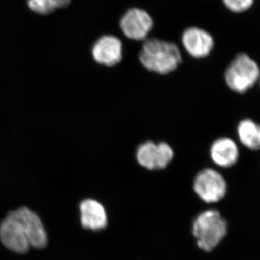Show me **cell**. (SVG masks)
Masks as SVG:
<instances>
[{
  "mask_svg": "<svg viewBox=\"0 0 260 260\" xmlns=\"http://www.w3.org/2000/svg\"><path fill=\"white\" fill-rule=\"evenodd\" d=\"M210 157L219 167H232L237 162L239 150L236 143L227 138L215 140L210 148Z\"/></svg>",
  "mask_w": 260,
  "mask_h": 260,
  "instance_id": "7c38bea8",
  "label": "cell"
},
{
  "mask_svg": "<svg viewBox=\"0 0 260 260\" xmlns=\"http://www.w3.org/2000/svg\"><path fill=\"white\" fill-rule=\"evenodd\" d=\"M122 43L112 35H106L98 39L92 49L94 60L104 66L112 67L122 59Z\"/></svg>",
  "mask_w": 260,
  "mask_h": 260,
  "instance_id": "9c48e42d",
  "label": "cell"
},
{
  "mask_svg": "<svg viewBox=\"0 0 260 260\" xmlns=\"http://www.w3.org/2000/svg\"><path fill=\"white\" fill-rule=\"evenodd\" d=\"M153 26L151 16L144 10L132 8L121 19L120 28L126 37L133 40H143Z\"/></svg>",
  "mask_w": 260,
  "mask_h": 260,
  "instance_id": "52a82bcc",
  "label": "cell"
},
{
  "mask_svg": "<svg viewBox=\"0 0 260 260\" xmlns=\"http://www.w3.org/2000/svg\"><path fill=\"white\" fill-rule=\"evenodd\" d=\"M238 134L243 145L251 150L260 149V125L250 119L239 123Z\"/></svg>",
  "mask_w": 260,
  "mask_h": 260,
  "instance_id": "4fadbf2b",
  "label": "cell"
},
{
  "mask_svg": "<svg viewBox=\"0 0 260 260\" xmlns=\"http://www.w3.org/2000/svg\"><path fill=\"white\" fill-rule=\"evenodd\" d=\"M181 54L177 45L158 39H149L140 51V62L149 71L168 74L175 70L181 62Z\"/></svg>",
  "mask_w": 260,
  "mask_h": 260,
  "instance_id": "6da1fadb",
  "label": "cell"
},
{
  "mask_svg": "<svg viewBox=\"0 0 260 260\" xmlns=\"http://www.w3.org/2000/svg\"><path fill=\"white\" fill-rule=\"evenodd\" d=\"M174 158V150L166 143L145 142L138 147L136 158L140 166L148 170H158L169 165Z\"/></svg>",
  "mask_w": 260,
  "mask_h": 260,
  "instance_id": "8992f818",
  "label": "cell"
},
{
  "mask_svg": "<svg viewBox=\"0 0 260 260\" xmlns=\"http://www.w3.org/2000/svg\"><path fill=\"white\" fill-rule=\"evenodd\" d=\"M181 42L186 52L198 59L209 55L214 47L213 38L209 32L197 27L186 29Z\"/></svg>",
  "mask_w": 260,
  "mask_h": 260,
  "instance_id": "30bf717a",
  "label": "cell"
},
{
  "mask_svg": "<svg viewBox=\"0 0 260 260\" xmlns=\"http://www.w3.org/2000/svg\"><path fill=\"white\" fill-rule=\"evenodd\" d=\"M259 77L258 65L249 56L239 54L228 67L225 78L229 88L244 93L257 81Z\"/></svg>",
  "mask_w": 260,
  "mask_h": 260,
  "instance_id": "3957f363",
  "label": "cell"
},
{
  "mask_svg": "<svg viewBox=\"0 0 260 260\" xmlns=\"http://www.w3.org/2000/svg\"><path fill=\"white\" fill-rule=\"evenodd\" d=\"M70 0H28L29 8L41 15H49L54 10L65 8Z\"/></svg>",
  "mask_w": 260,
  "mask_h": 260,
  "instance_id": "5bb4252c",
  "label": "cell"
},
{
  "mask_svg": "<svg viewBox=\"0 0 260 260\" xmlns=\"http://www.w3.org/2000/svg\"><path fill=\"white\" fill-rule=\"evenodd\" d=\"M192 233L200 249L210 251L226 235V222L217 210H206L195 219Z\"/></svg>",
  "mask_w": 260,
  "mask_h": 260,
  "instance_id": "7a4b0ae2",
  "label": "cell"
},
{
  "mask_svg": "<svg viewBox=\"0 0 260 260\" xmlns=\"http://www.w3.org/2000/svg\"><path fill=\"white\" fill-rule=\"evenodd\" d=\"M228 9L234 13H244L252 6L254 0H223Z\"/></svg>",
  "mask_w": 260,
  "mask_h": 260,
  "instance_id": "9a60e30c",
  "label": "cell"
},
{
  "mask_svg": "<svg viewBox=\"0 0 260 260\" xmlns=\"http://www.w3.org/2000/svg\"><path fill=\"white\" fill-rule=\"evenodd\" d=\"M23 225L30 246L43 249L47 244V235L42 220L31 210L22 207L13 210Z\"/></svg>",
  "mask_w": 260,
  "mask_h": 260,
  "instance_id": "ba28073f",
  "label": "cell"
},
{
  "mask_svg": "<svg viewBox=\"0 0 260 260\" xmlns=\"http://www.w3.org/2000/svg\"><path fill=\"white\" fill-rule=\"evenodd\" d=\"M227 185L220 173L212 169L200 171L194 181V191L206 203H216L226 193Z\"/></svg>",
  "mask_w": 260,
  "mask_h": 260,
  "instance_id": "277c9868",
  "label": "cell"
},
{
  "mask_svg": "<svg viewBox=\"0 0 260 260\" xmlns=\"http://www.w3.org/2000/svg\"><path fill=\"white\" fill-rule=\"evenodd\" d=\"M0 240L10 250L25 253L30 249L26 233L14 211L8 214L0 223Z\"/></svg>",
  "mask_w": 260,
  "mask_h": 260,
  "instance_id": "5b68a950",
  "label": "cell"
},
{
  "mask_svg": "<svg viewBox=\"0 0 260 260\" xmlns=\"http://www.w3.org/2000/svg\"><path fill=\"white\" fill-rule=\"evenodd\" d=\"M80 221L83 228L99 231L105 229L108 223L107 213L102 203L88 198L80 204Z\"/></svg>",
  "mask_w": 260,
  "mask_h": 260,
  "instance_id": "8fae6325",
  "label": "cell"
}]
</instances>
